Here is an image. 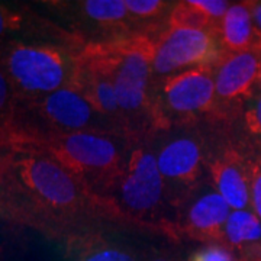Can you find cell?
<instances>
[{"label": "cell", "instance_id": "cell-1", "mask_svg": "<svg viewBox=\"0 0 261 261\" xmlns=\"http://www.w3.org/2000/svg\"><path fill=\"white\" fill-rule=\"evenodd\" d=\"M103 202L53 157L38 149L0 147V216L58 232Z\"/></svg>", "mask_w": 261, "mask_h": 261}, {"label": "cell", "instance_id": "cell-2", "mask_svg": "<svg viewBox=\"0 0 261 261\" xmlns=\"http://www.w3.org/2000/svg\"><path fill=\"white\" fill-rule=\"evenodd\" d=\"M79 53L53 42L0 39V70L16 102H31L67 86L77 74Z\"/></svg>", "mask_w": 261, "mask_h": 261}, {"label": "cell", "instance_id": "cell-3", "mask_svg": "<svg viewBox=\"0 0 261 261\" xmlns=\"http://www.w3.org/2000/svg\"><path fill=\"white\" fill-rule=\"evenodd\" d=\"M155 44L145 35L118 37L90 42L79 57L109 77L122 115H140L151 111L149 83L152 77Z\"/></svg>", "mask_w": 261, "mask_h": 261}, {"label": "cell", "instance_id": "cell-4", "mask_svg": "<svg viewBox=\"0 0 261 261\" xmlns=\"http://www.w3.org/2000/svg\"><path fill=\"white\" fill-rule=\"evenodd\" d=\"M10 147L45 152L100 200L119 176L126 157L112 135L100 130L45 135Z\"/></svg>", "mask_w": 261, "mask_h": 261}, {"label": "cell", "instance_id": "cell-5", "mask_svg": "<svg viewBox=\"0 0 261 261\" xmlns=\"http://www.w3.org/2000/svg\"><path fill=\"white\" fill-rule=\"evenodd\" d=\"M166 181L151 149L137 145L125 157L121 173L102 196L106 211L141 219L155 214L163 203Z\"/></svg>", "mask_w": 261, "mask_h": 261}, {"label": "cell", "instance_id": "cell-6", "mask_svg": "<svg viewBox=\"0 0 261 261\" xmlns=\"http://www.w3.org/2000/svg\"><path fill=\"white\" fill-rule=\"evenodd\" d=\"M152 74H176L190 68H215L225 53L216 32L189 28H168L154 41Z\"/></svg>", "mask_w": 261, "mask_h": 261}, {"label": "cell", "instance_id": "cell-7", "mask_svg": "<svg viewBox=\"0 0 261 261\" xmlns=\"http://www.w3.org/2000/svg\"><path fill=\"white\" fill-rule=\"evenodd\" d=\"M214 71L215 68L199 67L166 77L161 93L168 111L185 116L212 111L216 105Z\"/></svg>", "mask_w": 261, "mask_h": 261}, {"label": "cell", "instance_id": "cell-8", "mask_svg": "<svg viewBox=\"0 0 261 261\" xmlns=\"http://www.w3.org/2000/svg\"><path fill=\"white\" fill-rule=\"evenodd\" d=\"M261 74V49L225 54L214 71L216 102L232 103L250 99Z\"/></svg>", "mask_w": 261, "mask_h": 261}, {"label": "cell", "instance_id": "cell-9", "mask_svg": "<svg viewBox=\"0 0 261 261\" xmlns=\"http://www.w3.org/2000/svg\"><path fill=\"white\" fill-rule=\"evenodd\" d=\"M155 157L164 181L192 186L202 174L203 151L200 142L192 137H177L168 141Z\"/></svg>", "mask_w": 261, "mask_h": 261}, {"label": "cell", "instance_id": "cell-10", "mask_svg": "<svg viewBox=\"0 0 261 261\" xmlns=\"http://www.w3.org/2000/svg\"><path fill=\"white\" fill-rule=\"evenodd\" d=\"M216 193L232 211L250 207L248 161L237 149H225L209 164Z\"/></svg>", "mask_w": 261, "mask_h": 261}, {"label": "cell", "instance_id": "cell-11", "mask_svg": "<svg viewBox=\"0 0 261 261\" xmlns=\"http://www.w3.org/2000/svg\"><path fill=\"white\" fill-rule=\"evenodd\" d=\"M231 211L232 209L216 190L206 192L189 205L183 229L195 240H203L209 244H224V228Z\"/></svg>", "mask_w": 261, "mask_h": 261}, {"label": "cell", "instance_id": "cell-12", "mask_svg": "<svg viewBox=\"0 0 261 261\" xmlns=\"http://www.w3.org/2000/svg\"><path fill=\"white\" fill-rule=\"evenodd\" d=\"M218 38L225 54L260 49L252 22L250 2L231 5L218 27Z\"/></svg>", "mask_w": 261, "mask_h": 261}, {"label": "cell", "instance_id": "cell-13", "mask_svg": "<svg viewBox=\"0 0 261 261\" xmlns=\"http://www.w3.org/2000/svg\"><path fill=\"white\" fill-rule=\"evenodd\" d=\"M64 261H138L122 244L109 241L99 233H68L65 237Z\"/></svg>", "mask_w": 261, "mask_h": 261}, {"label": "cell", "instance_id": "cell-14", "mask_svg": "<svg viewBox=\"0 0 261 261\" xmlns=\"http://www.w3.org/2000/svg\"><path fill=\"white\" fill-rule=\"evenodd\" d=\"M224 244L235 254L261 245V221L250 209L231 211L224 228Z\"/></svg>", "mask_w": 261, "mask_h": 261}, {"label": "cell", "instance_id": "cell-15", "mask_svg": "<svg viewBox=\"0 0 261 261\" xmlns=\"http://www.w3.org/2000/svg\"><path fill=\"white\" fill-rule=\"evenodd\" d=\"M80 9L86 18L105 27H119L129 18L125 0H86Z\"/></svg>", "mask_w": 261, "mask_h": 261}, {"label": "cell", "instance_id": "cell-16", "mask_svg": "<svg viewBox=\"0 0 261 261\" xmlns=\"http://www.w3.org/2000/svg\"><path fill=\"white\" fill-rule=\"evenodd\" d=\"M168 28L202 29L218 34V25L206 18L200 10L190 3V0L180 2L171 8V12L168 15Z\"/></svg>", "mask_w": 261, "mask_h": 261}, {"label": "cell", "instance_id": "cell-17", "mask_svg": "<svg viewBox=\"0 0 261 261\" xmlns=\"http://www.w3.org/2000/svg\"><path fill=\"white\" fill-rule=\"evenodd\" d=\"M16 99L9 82L0 70V145L5 142L13 121Z\"/></svg>", "mask_w": 261, "mask_h": 261}, {"label": "cell", "instance_id": "cell-18", "mask_svg": "<svg viewBox=\"0 0 261 261\" xmlns=\"http://www.w3.org/2000/svg\"><path fill=\"white\" fill-rule=\"evenodd\" d=\"M167 2L161 0H125L130 18L152 19L161 15L163 10L167 9Z\"/></svg>", "mask_w": 261, "mask_h": 261}, {"label": "cell", "instance_id": "cell-19", "mask_svg": "<svg viewBox=\"0 0 261 261\" xmlns=\"http://www.w3.org/2000/svg\"><path fill=\"white\" fill-rule=\"evenodd\" d=\"M250 206L261 221V154L248 161Z\"/></svg>", "mask_w": 261, "mask_h": 261}, {"label": "cell", "instance_id": "cell-20", "mask_svg": "<svg viewBox=\"0 0 261 261\" xmlns=\"http://www.w3.org/2000/svg\"><path fill=\"white\" fill-rule=\"evenodd\" d=\"M187 261H238V258L229 247L215 243L193 251Z\"/></svg>", "mask_w": 261, "mask_h": 261}, {"label": "cell", "instance_id": "cell-21", "mask_svg": "<svg viewBox=\"0 0 261 261\" xmlns=\"http://www.w3.org/2000/svg\"><path fill=\"white\" fill-rule=\"evenodd\" d=\"M25 27V16L19 10L0 3V39H6L10 34L22 32Z\"/></svg>", "mask_w": 261, "mask_h": 261}, {"label": "cell", "instance_id": "cell-22", "mask_svg": "<svg viewBox=\"0 0 261 261\" xmlns=\"http://www.w3.org/2000/svg\"><path fill=\"white\" fill-rule=\"evenodd\" d=\"M190 3L218 27H219V22L222 20L228 8L231 6V3L225 2V0H190Z\"/></svg>", "mask_w": 261, "mask_h": 261}, {"label": "cell", "instance_id": "cell-23", "mask_svg": "<svg viewBox=\"0 0 261 261\" xmlns=\"http://www.w3.org/2000/svg\"><path fill=\"white\" fill-rule=\"evenodd\" d=\"M244 128L254 138L261 140V96L248 103L243 116Z\"/></svg>", "mask_w": 261, "mask_h": 261}, {"label": "cell", "instance_id": "cell-24", "mask_svg": "<svg viewBox=\"0 0 261 261\" xmlns=\"http://www.w3.org/2000/svg\"><path fill=\"white\" fill-rule=\"evenodd\" d=\"M250 8H251L252 22H254V28H255L258 45L261 49V2H250Z\"/></svg>", "mask_w": 261, "mask_h": 261}, {"label": "cell", "instance_id": "cell-25", "mask_svg": "<svg viewBox=\"0 0 261 261\" xmlns=\"http://www.w3.org/2000/svg\"><path fill=\"white\" fill-rule=\"evenodd\" d=\"M148 261H173L171 258H168V257H164V255H154V257H151Z\"/></svg>", "mask_w": 261, "mask_h": 261}, {"label": "cell", "instance_id": "cell-26", "mask_svg": "<svg viewBox=\"0 0 261 261\" xmlns=\"http://www.w3.org/2000/svg\"><path fill=\"white\" fill-rule=\"evenodd\" d=\"M258 86H260V87H261V74H260V82H258Z\"/></svg>", "mask_w": 261, "mask_h": 261}]
</instances>
